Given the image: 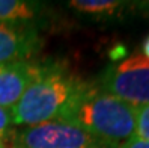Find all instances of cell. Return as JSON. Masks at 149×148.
Instances as JSON below:
<instances>
[{
	"label": "cell",
	"mask_w": 149,
	"mask_h": 148,
	"mask_svg": "<svg viewBox=\"0 0 149 148\" xmlns=\"http://www.w3.org/2000/svg\"><path fill=\"white\" fill-rule=\"evenodd\" d=\"M137 107L98 86L84 83L62 115L109 148H119L136 136Z\"/></svg>",
	"instance_id": "1"
},
{
	"label": "cell",
	"mask_w": 149,
	"mask_h": 148,
	"mask_svg": "<svg viewBox=\"0 0 149 148\" xmlns=\"http://www.w3.org/2000/svg\"><path fill=\"white\" fill-rule=\"evenodd\" d=\"M0 148H6V147H5V142L2 141V139H0Z\"/></svg>",
	"instance_id": "13"
},
{
	"label": "cell",
	"mask_w": 149,
	"mask_h": 148,
	"mask_svg": "<svg viewBox=\"0 0 149 148\" xmlns=\"http://www.w3.org/2000/svg\"><path fill=\"white\" fill-rule=\"evenodd\" d=\"M136 137L149 141V103L137 107V114H136Z\"/></svg>",
	"instance_id": "9"
},
{
	"label": "cell",
	"mask_w": 149,
	"mask_h": 148,
	"mask_svg": "<svg viewBox=\"0 0 149 148\" xmlns=\"http://www.w3.org/2000/svg\"><path fill=\"white\" fill-rule=\"evenodd\" d=\"M119 148H149V141H145V139L134 136L130 141H127L125 144H122Z\"/></svg>",
	"instance_id": "11"
},
{
	"label": "cell",
	"mask_w": 149,
	"mask_h": 148,
	"mask_svg": "<svg viewBox=\"0 0 149 148\" xmlns=\"http://www.w3.org/2000/svg\"><path fill=\"white\" fill-rule=\"evenodd\" d=\"M98 88L134 107L149 103V59L143 55L127 58L109 67L98 80Z\"/></svg>",
	"instance_id": "4"
},
{
	"label": "cell",
	"mask_w": 149,
	"mask_h": 148,
	"mask_svg": "<svg viewBox=\"0 0 149 148\" xmlns=\"http://www.w3.org/2000/svg\"><path fill=\"white\" fill-rule=\"evenodd\" d=\"M125 3L113 0H74L69 2L72 9L92 17H110L124 8Z\"/></svg>",
	"instance_id": "8"
},
{
	"label": "cell",
	"mask_w": 149,
	"mask_h": 148,
	"mask_svg": "<svg viewBox=\"0 0 149 148\" xmlns=\"http://www.w3.org/2000/svg\"><path fill=\"white\" fill-rule=\"evenodd\" d=\"M42 64L35 60H15L0 64V107L12 110L27 86L39 73Z\"/></svg>",
	"instance_id": "6"
},
{
	"label": "cell",
	"mask_w": 149,
	"mask_h": 148,
	"mask_svg": "<svg viewBox=\"0 0 149 148\" xmlns=\"http://www.w3.org/2000/svg\"><path fill=\"white\" fill-rule=\"evenodd\" d=\"M143 56H145L146 59H149V36L146 38L145 44H143Z\"/></svg>",
	"instance_id": "12"
},
{
	"label": "cell",
	"mask_w": 149,
	"mask_h": 148,
	"mask_svg": "<svg viewBox=\"0 0 149 148\" xmlns=\"http://www.w3.org/2000/svg\"><path fill=\"white\" fill-rule=\"evenodd\" d=\"M83 85L62 67L42 65L12 107V124L23 128L60 119Z\"/></svg>",
	"instance_id": "2"
},
{
	"label": "cell",
	"mask_w": 149,
	"mask_h": 148,
	"mask_svg": "<svg viewBox=\"0 0 149 148\" xmlns=\"http://www.w3.org/2000/svg\"><path fill=\"white\" fill-rule=\"evenodd\" d=\"M42 42L32 24L0 23V64L32 60Z\"/></svg>",
	"instance_id": "5"
},
{
	"label": "cell",
	"mask_w": 149,
	"mask_h": 148,
	"mask_svg": "<svg viewBox=\"0 0 149 148\" xmlns=\"http://www.w3.org/2000/svg\"><path fill=\"white\" fill-rule=\"evenodd\" d=\"M41 12V5L24 0H0V23L30 24Z\"/></svg>",
	"instance_id": "7"
},
{
	"label": "cell",
	"mask_w": 149,
	"mask_h": 148,
	"mask_svg": "<svg viewBox=\"0 0 149 148\" xmlns=\"http://www.w3.org/2000/svg\"><path fill=\"white\" fill-rule=\"evenodd\" d=\"M14 127L12 124V114L11 110H8L5 107H0V139H5L8 133L11 132V128Z\"/></svg>",
	"instance_id": "10"
},
{
	"label": "cell",
	"mask_w": 149,
	"mask_h": 148,
	"mask_svg": "<svg viewBox=\"0 0 149 148\" xmlns=\"http://www.w3.org/2000/svg\"><path fill=\"white\" fill-rule=\"evenodd\" d=\"M11 148H109L75 124L62 119L17 130Z\"/></svg>",
	"instance_id": "3"
}]
</instances>
